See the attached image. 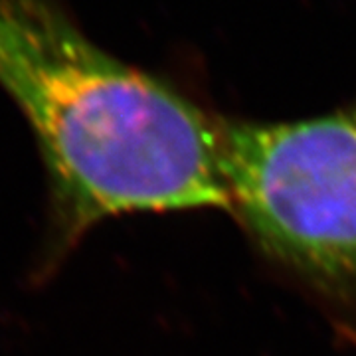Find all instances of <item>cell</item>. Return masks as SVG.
<instances>
[{"instance_id":"cell-1","label":"cell","mask_w":356,"mask_h":356,"mask_svg":"<svg viewBox=\"0 0 356 356\" xmlns=\"http://www.w3.org/2000/svg\"><path fill=\"white\" fill-rule=\"evenodd\" d=\"M0 88L32 129L48 177L42 275L107 218L232 212L224 119L102 50L54 0H0Z\"/></svg>"},{"instance_id":"cell-2","label":"cell","mask_w":356,"mask_h":356,"mask_svg":"<svg viewBox=\"0 0 356 356\" xmlns=\"http://www.w3.org/2000/svg\"><path fill=\"white\" fill-rule=\"evenodd\" d=\"M232 212L267 254L356 285V103L289 123H222Z\"/></svg>"}]
</instances>
